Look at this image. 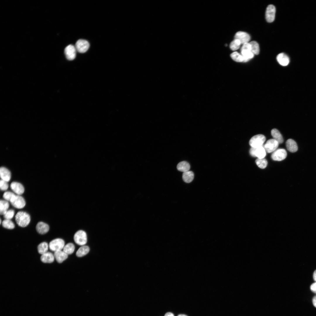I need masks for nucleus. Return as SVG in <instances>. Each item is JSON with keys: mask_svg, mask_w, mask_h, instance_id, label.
I'll return each instance as SVG.
<instances>
[{"mask_svg": "<svg viewBox=\"0 0 316 316\" xmlns=\"http://www.w3.org/2000/svg\"><path fill=\"white\" fill-rule=\"evenodd\" d=\"M89 47V42L83 39L78 40L75 45L76 51L80 53L86 52L88 49Z\"/></svg>", "mask_w": 316, "mask_h": 316, "instance_id": "nucleus-6", "label": "nucleus"}, {"mask_svg": "<svg viewBox=\"0 0 316 316\" xmlns=\"http://www.w3.org/2000/svg\"><path fill=\"white\" fill-rule=\"evenodd\" d=\"M9 187L8 182L1 179L0 181V188L2 191H6L8 188Z\"/></svg>", "mask_w": 316, "mask_h": 316, "instance_id": "nucleus-35", "label": "nucleus"}, {"mask_svg": "<svg viewBox=\"0 0 316 316\" xmlns=\"http://www.w3.org/2000/svg\"><path fill=\"white\" fill-rule=\"evenodd\" d=\"M164 316H174V314L170 312H168L166 313L164 315Z\"/></svg>", "mask_w": 316, "mask_h": 316, "instance_id": "nucleus-39", "label": "nucleus"}, {"mask_svg": "<svg viewBox=\"0 0 316 316\" xmlns=\"http://www.w3.org/2000/svg\"><path fill=\"white\" fill-rule=\"evenodd\" d=\"M276 59L279 64L282 66H287L289 63V57L283 53L278 54L276 57Z\"/></svg>", "mask_w": 316, "mask_h": 316, "instance_id": "nucleus-15", "label": "nucleus"}, {"mask_svg": "<svg viewBox=\"0 0 316 316\" xmlns=\"http://www.w3.org/2000/svg\"><path fill=\"white\" fill-rule=\"evenodd\" d=\"M9 205L8 201L1 200L0 201V214L4 215L8 210Z\"/></svg>", "mask_w": 316, "mask_h": 316, "instance_id": "nucleus-25", "label": "nucleus"}, {"mask_svg": "<svg viewBox=\"0 0 316 316\" xmlns=\"http://www.w3.org/2000/svg\"><path fill=\"white\" fill-rule=\"evenodd\" d=\"M286 146L287 149L290 152H294L298 150V146L296 142L293 140L289 139L286 142Z\"/></svg>", "mask_w": 316, "mask_h": 316, "instance_id": "nucleus-18", "label": "nucleus"}, {"mask_svg": "<svg viewBox=\"0 0 316 316\" xmlns=\"http://www.w3.org/2000/svg\"><path fill=\"white\" fill-rule=\"evenodd\" d=\"M255 157H257L258 159H262L265 157L266 155V151L263 145L255 147Z\"/></svg>", "mask_w": 316, "mask_h": 316, "instance_id": "nucleus-22", "label": "nucleus"}, {"mask_svg": "<svg viewBox=\"0 0 316 316\" xmlns=\"http://www.w3.org/2000/svg\"><path fill=\"white\" fill-rule=\"evenodd\" d=\"M234 38L239 40L241 44H243L248 42L250 40V37L249 34L246 32L238 31L235 34Z\"/></svg>", "mask_w": 316, "mask_h": 316, "instance_id": "nucleus-11", "label": "nucleus"}, {"mask_svg": "<svg viewBox=\"0 0 316 316\" xmlns=\"http://www.w3.org/2000/svg\"><path fill=\"white\" fill-rule=\"evenodd\" d=\"M276 8L273 5H269L266 10L265 18L267 21L269 23H272L274 20Z\"/></svg>", "mask_w": 316, "mask_h": 316, "instance_id": "nucleus-9", "label": "nucleus"}, {"mask_svg": "<svg viewBox=\"0 0 316 316\" xmlns=\"http://www.w3.org/2000/svg\"><path fill=\"white\" fill-rule=\"evenodd\" d=\"M177 168L179 171L183 173L189 171L190 166L188 162L186 161H183L178 164L177 166Z\"/></svg>", "mask_w": 316, "mask_h": 316, "instance_id": "nucleus-21", "label": "nucleus"}, {"mask_svg": "<svg viewBox=\"0 0 316 316\" xmlns=\"http://www.w3.org/2000/svg\"><path fill=\"white\" fill-rule=\"evenodd\" d=\"M1 219H0V224H1Z\"/></svg>", "mask_w": 316, "mask_h": 316, "instance_id": "nucleus-42", "label": "nucleus"}, {"mask_svg": "<svg viewBox=\"0 0 316 316\" xmlns=\"http://www.w3.org/2000/svg\"><path fill=\"white\" fill-rule=\"evenodd\" d=\"M266 140L265 136L262 134H258L253 136L249 141L251 147H257L263 145Z\"/></svg>", "mask_w": 316, "mask_h": 316, "instance_id": "nucleus-2", "label": "nucleus"}, {"mask_svg": "<svg viewBox=\"0 0 316 316\" xmlns=\"http://www.w3.org/2000/svg\"><path fill=\"white\" fill-rule=\"evenodd\" d=\"M178 316H187L186 315L184 314H180L178 315Z\"/></svg>", "mask_w": 316, "mask_h": 316, "instance_id": "nucleus-41", "label": "nucleus"}, {"mask_svg": "<svg viewBox=\"0 0 316 316\" xmlns=\"http://www.w3.org/2000/svg\"><path fill=\"white\" fill-rule=\"evenodd\" d=\"M313 278L314 280L316 281V270L314 272Z\"/></svg>", "mask_w": 316, "mask_h": 316, "instance_id": "nucleus-40", "label": "nucleus"}, {"mask_svg": "<svg viewBox=\"0 0 316 316\" xmlns=\"http://www.w3.org/2000/svg\"><path fill=\"white\" fill-rule=\"evenodd\" d=\"M2 224L4 228L8 229H13L15 227V224L10 219H4L2 221Z\"/></svg>", "mask_w": 316, "mask_h": 316, "instance_id": "nucleus-29", "label": "nucleus"}, {"mask_svg": "<svg viewBox=\"0 0 316 316\" xmlns=\"http://www.w3.org/2000/svg\"><path fill=\"white\" fill-rule=\"evenodd\" d=\"M15 219L17 224L22 227L27 226L30 223L31 219L30 215L23 211L18 212L15 216Z\"/></svg>", "mask_w": 316, "mask_h": 316, "instance_id": "nucleus-1", "label": "nucleus"}, {"mask_svg": "<svg viewBox=\"0 0 316 316\" xmlns=\"http://www.w3.org/2000/svg\"><path fill=\"white\" fill-rule=\"evenodd\" d=\"M76 50L75 46L72 44L67 46L64 50L66 58L69 60H72L76 57Z\"/></svg>", "mask_w": 316, "mask_h": 316, "instance_id": "nucleus-10", "label": "nucleus"}, {"mask_svg": "<svg viewBox=\"0 0 316 316\" xmlns=\"http://www.w3.org/2000/svg\"><path fill=\"white\" fill-rule=\"evenodd\" d=\"M194 178V174L191 171H188L183 172L182 175V179L186 183H189L192 182Z\"/></svg>", "mask_w": 316, "mask_h": 316, "instance_id": "nucleus-23", "label": "nucleus"}, {"mask_svg": "<svg viewBox=\"0 0 316 316\" xmlns=\"http://www.w3.org/2000/svg\"><path fill=\"white\" fill-rule=\"evenodd\" d=\"M279 144L277 141L273 139H271L267 141L263 147L266 152L270 153L276 150Z\"/></svg>", "mask_w": 316, "mask_h": 316, "instance_id": "nucleus-7", "label": "nucleus"}, {"mask_svg": "<svg viewBox=\"0 0 316 316\" xmlns=\"http://www.w3.org/2000/svg\"><path fill=\"white\" fill-rule=\"evenodd\" d=\"M255 163L257 166L260 168L263 169L267 166V160L264 158H257L255 160Z\"/></svg>", "mask_w": 316, "mask_h": 316, "instance_id": "nucleus-31", "label": "nucleus"}, {"mask_svg": "<svg viewBox=\"0 0 316 316\" xmlns=\"http://www.w3.org/2000/svg\"><path fill=\"white\" fill-rule=\"evenodd\" d=\"M16 195L13 193L9 191L4 192L3 195V197L5 200L10 202L13 197Z\"/></svg>", "mask_w": 316, "mask_h": 316, "instance_id": "nucleus-33", "label": "nucleus"}, {"mask_svg": "<svg viewBox=\"0 0 316 316\" xmlns=\"http://www.w3.org/2000/svg\"><path fill=\"white\" fill-rule=\"evenodd\" d=\"M249 43L251 46V52L254 54H258L260 51V48L258 43L255 41H251Z\"/></svg>", "mask_w": 316, "mask_h": 316, "instance_id": "nucleus-28", "label": "nucleus"}, {"mask_svg": "<svg viewBox=\"0 0 316 316\" xmlns=\"http://www.w3.org/2000/svg\"><path fill=\"white\" fill-rule=\"evenodd\" d=\"M49 248L48 243L46 242H43L40 243L37 246L38 253L42 255L47 252Z\"/></svg>", "mask_w": 316, "mask_h": 316, "instance_id": "nucleus-26", "label": "nucleus"}, {"mask_svg": "<svg viewBox=\"0 0 316 316\" xmlns=\"http://www.w3.org/2000/svg\"><path fill=\"white\" fill-rule=\"evenodd\" d=\"M287 152L284 149H279L274 151L271 155V158L274 161H281L285 159L287 156Z\"/></svg>", "mask_w": 316, "mask_h": 316, "instance_id": "nucleus-8", "label": "nucleus"}, {"mask_svg": "<svg viewBox=\"0 0 316 316\" xmlns=\"http://www.w3.org/2000/svg\"><path fill=\"white\" fill-rule=\"evenodd\" d=\"M90 251L89 247L87 245H83L80 247L77 251L76 255L79 257H83L87 254Z\"/></svg>", "mask_w": 316, "mask_h": 316, "instance_id": "nucleus-24", "label": "nucleus"}, {"mask_svg": "<svg viewBox=\"0 0 316 316\" xmlns=\"http://www.w3.org/2000/svg\"><path fill=\"white\" fill-rule=\"evenodd\" d=\"M241 44L240 41L238 40L234 39L232 41L230 44V47L233 51H235L238 49Z\"/></svg>", "mask_w": 316, "mask_h": 316, "instance_id": "nucleus-32", "label": "nucleus"}, {"mask_svg": "<svg viewBox=\"0 0 316 316\" xmlns=\"http://www.w3.org/2000/svg\"><path fill=\"white\" fill-rule=\"evenodd\" d=\"M55 259L54 255L50 252H48L42 255L40 259L42 262L44 263H51L54 262Z\"/></svg>", "mask_w": 316, "mask_h": 316, "instance_id": "nucleus-17", "label": "nucleus"}, {"mask_svg": "<svg viewBox=\"0 0 316 316\" xmlns=\"http://www.w3.org/2000/svg\"><path fill=\"white\" fill-rule=\"evenodd\" d=\"M231 56L234 61L237 62H243L244 59L242 55L237 51L233 52L231 54Z\"/></svg>", "mask_w": 316, "mask_h": 316, "instance_id": "nucleus-30", "label": "nucleus"}, {"mask_svg": "<svg viewBox=\"0 0 316 316\" xmlns=\"http://www.w3.org/2000/svg\"><path fill=\"white\" fill-rule=\"evenodd\" d=\"M10 188L12 191L17 195H21L24 192L25 189L23 186L20 183L14 181L10 184Z\"/></svg>", "mask_w": 316, "mask_h": 316, "instance_id": "nucleus-12", "label": "nucleus"}, {"mask_svg": "<svg viewBox=\"0 0 316 316\" xmlns=\"http://www.w3.org/2000/svg\"><path fill=\"white\" fill-rule=\"evenodd\" d=\"M310 288L312 291L316 293V282L311 284L310 286Z\"/></svg>", "mask_w": 316, "mask_h": 316, "instance_id": "nucleus-36", "label": "nucleus"}, {"mask_svg": "<svg viewBox=\"0 0 316 316\" xmlns=\"http://www.w3.org/2000/svg\"><path fill=\"white\" fill-rule=\"evenodd\" d=\"M74 245L72 243H69L65 245L63 251L68 255L72 254L75 250Z\"/></svg>", "mask_w": 316, "mask_h": 316, "instance_id": "nucleus-27", "label": "nucleus"}, {"mask_svg": "<svg viewBox=\"0 0 316 316\" xmlns=\"http://www.w3.org/2000/svg\"><path fill=\"white\" fill-rule=\"evenodd\" d=\"M255 147H251L250 150V155L254 157H255Z\"/></svg>", "mask_w": 316, "mask_h": 316, "instance_id": "nucleus-37", "label": "nucleus"}, {"mask_svg": "<svg viewBox=\"0 0 316 316\" xmlns=\"http://www.w3.org/2000/svg\"><path fill=\"white\" fill-rule=\"evenodd\" d=\"M54 255L55 259L59 263L62 262L66 260L68 257V255L63 250H61L55 252Z\"/></svg>", "mask_w": 316, "mask_h": 316, "instance_id": "nucleus-16", "label": "nucleus"}, {"mask_svg": "<svg viewBox=\"0 0 316 316\" xmlns=\"http://www.w3.org/2000/svg\"><path fill=\"white\" fill-rule=\"evenodd\" d=\"M36 230L40 234H43L49 231V226L48 224L42 221L38 222L36 226Z\"/></svg>", "mask_w": 316, "mask_h": 316, "instance_id": "nucleus-13", "label": "nucleus"}, {"mask_svg": "<svg viewBox=\"0 0 316 316\" xmlns=\"http://www.w3.org/2000/svg\"><path fill=\"white\" fill-rule=\"evenodd\" d=\"M64 241L60 238H56L51 241L49 245V248L51 251L56 252L61 250L65 246Z\"/></svg>", "mask_w": 316, "mask_h": 316, "instance_id": "nucleus-4", "label": "nucleus"}, {"mask_svg": "<svg viewBox=\"0 0 316 316\" xmlns=\"http://www.w3.org/2000/svg\"><path fill=\"white\" fill-rule=\"evenodd\" d=\"M271 135L273 139L277 141L279 144L282 143L284 140L282 136L279 131L276 129H273L271 131Z\"/></svg>", "mask_w": 316, "mask_h": 316, "instance_id": "nucleus-20", "label": "nucleus"}, {"mask_svg": "<svg viewBox=\"0 0 316 316\" xmlns=\"http://www.w3.org/2000/svg\"><path fill=\"white\" fill-rule=\"evenodd\" d=\"M312 303L314 306L316 308V296H314L312 300Z\"/></svg>", "mask_w": 316, "mask_h": 316, "instance_id": "nucleus-38", "label": "nucleus"}, {"mask_svg": "<svg viewBox=\"0 0 316 316\" xmlns=\"http://www.w3.org/2000/svg\"><path fill=\"white\" fill-rule=\"evenodd\" d=\"M14 214L15 211L13 209H9L4 214V217L5 219L11 220L14 217Z\"/></svg>", "mask_w": 316, "mask_h": 316, "instance_id": "nucleus-34", "label": "nucleus"}, {"mask_svg": "<svg viewBox=\"0 0 316 316\" xmlns=\"http://www.w3.org/2000/svg\"><path fill=\"white\" fill-rule=\"evenodd\" d=\"M74 240L77 244L83 246L87 242V236L86 232L82 230L77 231L74 236Z\"/></svg>", "mask_w": 316, "mask_h": 316, "instance_id": "nucleus-3", "label": "nucleus"}, {"mask_svg": "<svg viewBox=\"0 0 316 316\" xmlns=\"http://www.w3.org/2000/svg\"><path fill=\"white\" fill-rule=\"evenodd\" d=\"M10 202L13 207L18 209L23 208L26 204L25 200L20 195H16Z\"/></svg>", "mask_w": 316, "mask_h": 316, "instance_id": "nucleus-5", "label": "nucleus"}, {"mask_svg": "<svg viewBox=\"0 0 316 316\" xmlns=\"http://www.w3.org/2000/svg\"><path fill=\"white\" fill-rule=\"evenodd\" d=\"M0 176L1 179L7 182L10 180L11 177L10 171L6 168L2 167L0 169Z\"/></svg>", "mask_w": 316, "mask_h": 316, "instance_id": "nucleus-14", "label": "nucleus"}, {"mask_svg": "<svg viewBox=\"0 0 316 316\" xmlns=\"http://www.w3.org/2000/svg\"><path fill=\"white\" fill-rule=\"evenodd\" d=\"M241 52L243 57L248 56L252 54V53L251 51V46L249 43L243 44L241 48Z\"/></svg>", "mask_w": 316, "mask_h": 316, "instance_id": "nucleus-19", "label": "nucleus"}]
</instances>
